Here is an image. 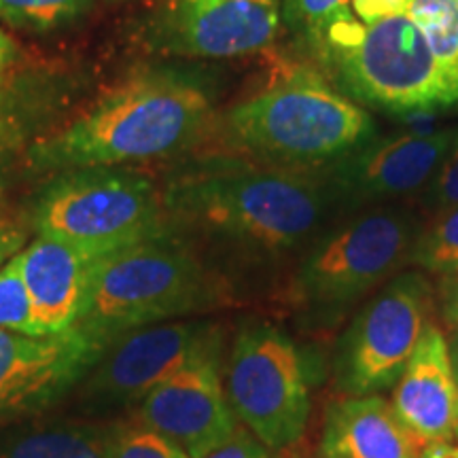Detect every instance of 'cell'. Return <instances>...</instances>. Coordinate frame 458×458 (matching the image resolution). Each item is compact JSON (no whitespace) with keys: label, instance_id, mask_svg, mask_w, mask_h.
<instances>
[{"label":"cell","instance_id":"f546056e","mask_svg":"<svg viewBox=\"0 0 458 458\" xmlns=\"http://www.w3.org/2000/svg\"><path fill=\"white\" fill-rule=\"evenodd\" d=\"M418 458H458V445L454 442L427 444Z\"/></svg>","mask_w":458,"mask_h":458},{"label":"cell","instance_id":"ba28073f","mask_svg":"<svg viewBox=\"0 0 458 458\" xmlns=\"http://www.w3.org/2000/svg\"><path fill=\"white\" fill-rule=\"evenodd\" d=\"M229 405L242 427L272 452L295 445L310 418V369L306 354L270 323L238 331L227 360Z\"/></svg>","mask_w":458,"mask_h":458},{"label":"cell","instance_id":"5b68a950","mask_svg":"<svg viewBox=\"0 0 458 458\" xmlns=\"http://www.w3.org/2000/svg\"><path fill=\"white\" fill-rule=\"evenodd\" d=\"M215 300L198 257L162 229L102 257L74 327L108 346L131 329L202 312Z\"/></svg>","mask_w":458,"mask_h":458},{"label":"cell","instance_id":"484cf974","mask_svg":"<svg viewBox=\"0 0 458 458\" xmlns=\"http://www.w3.org/2000/svg\"><path fill=\"white\" fill-rule=\"evenodd\" d=\"M202 458H274V452L263 445L249 428L240 425L225 444Z\"/></svg>","mask_w":458,"mask_h":458},{"label":"cell","instance_id":"f1b7e54d","mask_svg":"<svg viewBox=\"0 0 458 458\" xmlns=\"http://www.w3.org/2000/svg\"><path fill=\"white\" fill-rule=\"evenodd\" d=\"M444 318L452 331H458V272L448 274L442 289Z\"/></svg>","mask_w":458,"mask_h":458},{"label":"cell","instance_id":"52a82bcc","mask_svg":"<svg viewBox=\"0 0 458 458\" xmlns=\"http://www.w3.org/2000/svg\"><path fill=\"white\" fill-rule=\"evenodd\" d=\"M32 223L38 236L108 255L165 229L164 199L140 172L122 165L74 168L49 182Z\"/></svg>","mask_w":458,"mask_h":458},{"label":"cell","instance_id":"7402d4cb","mask_svg":"<svg viewBox=\"0 0 458 458\" xmlns=\"http://www.w3.org/2000/svg\"><path fill=\"white\" fill-rule=\"evenodd\" d=\"M0 329L13 331V334L43 337L45 334L28 295L24 276H21L20 253L0 267Z\"/></svg>","mask_w":458,"mask_h":458},{"label":"cell","instance_id":"277c9868","mask_svg":"<svg viewBox=\"0 0 458 458\" xmlns=\"http://www.w3.org/2000/svg\"><path fill=\"white\" fill-rule=\"evenodd\" d=\"M306 43L337 85L365 105L401 114L458 102L408 15L363 24L351 9L342 7Z\"/></svg>","mask_w":458,"mask_h":458},{"label":"cell","instance_id":"4316f807","mask_svg":"<svg viewBox=\"0 0 458 458\" xmlns=\"http://www.w3.org/2000/svg\"><path fill=\"white\" fill-rule=\"evenodd\" d=\"M410 3L411 0H351V7L363 24H376L386 17L405 15Z\"/></svg>","mask_w":458,"mask_h":458},{"label":"cell","instance_id":"8992f818","mask_svg":"<svg viewBox=\"0 0 458 458\" xmlns=\"http://www.w3.org/2000/svg\"><path fill=\"white\" fill-rule=\"evenodd\" d=\"M422 221L408 206H371L320 232L297 267L293 293L303 325L331 329L360 300L408 266Z\"/></svg>","mask_w":458,"mask_h":458},{"label":"cell","instance_id":"603a6c76","mask_svg":"<svg viewBox=\"0 0 458 458\" xmlns=\"http://www.w3.org/2000/svg\"><path fill=\"white\" fill-rule=\"evenodd\" d=\"M105 458H189L187 452L145 425L113 428Z\"/></svg>","mask_w":458,"mask_h":458},{"label":"cell","instance_id":"5bb4252c","mask_svg":"<svg viewBox=\"0 0 458 458\" xmlns=\"http://www.w3.org/2000/svg\"><path fill=\"white\" fill-rule=\"evenodd\" d=\"M105 348L79 327L43 337L0 329V418L60 397L83 380Z\"/></svg>","mask_w":458,"mask_h":458},{"label":"cell","instance_id":"44dd1931","mask_svg":"<svg viewBox=\"0 0 458 458\" xmlns=\"http://www.w3.org/2000/svg\"><path fill=\"white\" fill-rule=\"evenodd\" d=\"M91 0H0V21L26 30H54L81 17Z\"/></svg>","mask_w":458,"mask_h":458},{"label":"cell","instance_id":"cb8c5ba5","mask_svg":"<svg viewBox=\"0 0 458 458\" xmlns=\"http://www.w3.org/2000/svg\"><path fill=\"white\" fill-rule=\"evenodd\" d=\"M422 208L439 215L458 206V139L420 196Z\"/></svg>","mask_w":458,"mask_h":458},{"label":"cell","instance_id":"836d02e7","mask_svg":"<svg viewBox=\"0 0 458 458\" xmlns=\"http://www.w3.org/2000/svg\"><path fill=\"white\" fill-rule=\"evenodd\" d=\"M320 458H323V456H320Z\"/></svg>","mask_w":458,"mask_h":458},{"label":"cell","instance_id":"4fadbf2b","mask_svg":"<svg viewBox=\"0 0 458 458\" xmlns=\"http://www.w3.org/2000/svg\"><path fill=\"white\" fill-rule=\"evenodd\" d=\"M283 0H172L151 24L153 47L187 57H233L278 37Z\"/></svg>","mask_w":458,"mask_h":458},{"label":"cell","instance_id":"2e32d148","mask_svg":"<svg viewBox=\"0 0 458 458\" xmlns=\"http://www.w3.org/2000/svg\"><path fill=\"white\" fill-rule=\"evenodd\" d=\"M102 257L83 246L45 236L20 250L21 276L45 334H60L79 323Z\"/></svg>","mask_w":458,"mask_h":458},{"label":"cell","instance_id":"ffe728a7","mask_svg":"<svg viewBox=\"0 0 458 458\" xmlns=\"http://www.w3.org/2000/svg\"><path fill=\"white\" fill-rule=\"evenodd\" d=\"M410 266L444 276L458 272V206L435 215L427 227L422 225Z\"/></svg>","mask_w":458,"mask_h":458},{"label":"cell","instance_id":"1f68e13d","mask_svg":"<svg viewBox=\"0 0 458 458\" xmlns=\"http://www.w3.org/2000/svg\"><path fill=\"white\" fill-rule=\"evenodd\" d=\"M448 352H450L452 371H454L456 385H458V331H452V335H450V340H448Z\"/></svg>","mask_w":458,"mask_h":458},{"label":"cell","instance_id":"9a60e30c","mask_svg":"<svg viewBox=\"0 0 458 458\" xmlns=\"http://www.w3.org/2000/svg\"><path fill=\"white\" fill-rule=\"evenodd\" d=\"M391 405L420 444L458 439V385L448 337L435 325L425 329L408 368L393 386Z\"/></svg>","mask_w":458,"mask_h":458},{"label":"cell","instance_id":"d6986e66","mask_svg":"<svg viewBox=\"0 0 458 458\" xmlns=\"http://www.w3.org/2000/svg\"><path fill=\"white\" fill-rule=\"evenodd\" d=\"M422 32L445 83L458 98V9L452 0H411L408 13Z\"/></svg>","mask_w":458,"mask_h":458},{"label":"cell","instance_id":"6da1fadb","mask_svg":"<svg viewBox=\"0 0 458 458\" xmlns=\"http://www.w3.org/2000/svg\"><path fill=\"white\" fill-rule=\"evenodd\" d=\"M162 199L179 219L263 253L310 244L337 208L325 170L246 157L189 164L165 182Z\"/></svg>","mask_w":458,"mask_h":458},{"label":"cell","instance_id":"3957f363","mask_svg":"<svg viewBox=\"0 0 458 458\" xmlns=\"http://www.w3.org/2000/svg\"><path fill=\"white\" fill-rule=\"evenodd\" d=\"M232 145L255 159L323 168L374 139V122L310 71H293L227 113Z\"/></svg>","mask_w":458,"mask_h":458},{"label":"cell","instance_id":"30bf717a","mask_svg":"<svg viewBox=\"0 0 458 458\" xmlns=\"http://www.w3.org/2000/svg\"><path fill=\"white\" fill-rule=\"evenodd\" d=\"M216 344H221L219 329L206 320H168L131 329L108 344L83 376L81 401L91 411L142 401L182 365Z\"/></svg>","mask_w":458,"mask_h":458},{"label":"cell","instance_id":"8fae6325","mask_svg":"<svg viewBox=\"0 0 458 458\" xmlns=\"http://www.w3.org/2000/svg\"><path fill=\"white\" fill-rule=\"evenodd\" d=\"M458 139V130L374 140L325 168L337 208L363 210L422 191Z\"/></svg>","mask_w":458,"mask_h":458},{"label":"cell","instance_id":"d6a6232c","mask_svg":"<svg viewBox=\"0 0 458 458\" xmlns=\"http://www.w3.org/2000/svg\"><path fill=\"white\" fill-rule=\"evenodd\" d=\"M452 3H454V4H456V9H458V0H452Z\"/></svg>","mask_w":458,"mask_h":458},{"label":"cell","instance_id":"d4e9b609","mask_svg":"<svg viewBox=\"0 0 458 458\" xmlns=\"http://www.w3.org/2000/svg\"><path fill=\"white\" fill-rule=\"evenodd\" d=\"M342 7L348 0H283V21L306 41Z\"/></svg>","mask_w":458,"mask_h":458},{"label":"cell","instance_id":"4dcf8cb0","mask_svg":"<svg viewBox=\"0 0 458 458\" xmlns=\"http://www.w3.org/2000/svg\"><path fill=\"white\" fill-rule=\"evenodd\" d=\"M15 55V43L11 41L9 34L3 32L0 28V68H3L7 62H11V57Z\"/></svg>","mask_w":458,"mask_h":458},{"label":"cell","instance_id":"9c48e42d","mask_svg":"<svg viewBox=\"0 0 458 458\" xmlns=\"http://www.w3.org/2000/svg\"><path fill=\"white\" fill-rule=\"evenodd\" d=\"M431 283L420 272L388 280L360 306L337 340L334 380L344 397H368L393 388L433 312Z\"/></svg>","mask_w":458,"mask_h":458},{"label":"cell","instance_id":"7a4b0ae2","mask_svg":"<svg viewBox=\"0 0 458 458\" xmlns=\"http://www.w3.org/2000/svg\"><path fill=\"white\" fill-rule=\"evenodd\" d=\"M213 117L208 94L172 72L139 74L114 88L54 136L30 148L41 170L125 165L168 157L202 139Z\"/></svg>","mask_w":458,"mask_h":458},{"label":"cell","instance_id":"ac0fdd59","mask_svg":"<svg viewBox=\"0 0 458 458\" xmlns=\"http://www.w3.org/2000/svg\"><path fill=\"white\" fill-rule=\"evenodd\" d=\"M113 428L54 425L21 435L3 458H105Z\"/></svg>","mask_w":458,"mask_h":458},{"label":"cell","instance_id":"7c38bea8","mask_svg":"<svg viewBox=\"0 0 458 458\" xmlns=\"http://www.w3.org/2000/svg\"><path fill=\"white\" fill-rule=\"evenodd\" d=\"M221 344L206 348L140 401V425L181 445L189 458H202L236 433L219 371Z\"/></svg>","mask_w":458,"mask_h":458},{"label":"cell","instance_id":"e0dca14e","mask_svg":"<svg viewBox=\"0 0 458 458\" xmlns=\"http://www.w3.org/2000/svg\"><path fill=\"white\" fill-rule=\"evenodd\" d=\"M418 444L380 394L337 399L325 411L323 458H418Z\"/></svg>","mask_w":458,"mask_h":458},{"label":"cell","instance_id":"83f0119b","mask_svg":"<svg viewBox=\"0 0 458 458\" xmlns=\"http://www.w3.org/2000/svg\"><path fill=\"white\" fill-rule=\"evenodd\" d=\"M26 246V232L17 223L0 221V267Z\"/></svg>","mask_w":458,"mask_h":458}]
</instances>
